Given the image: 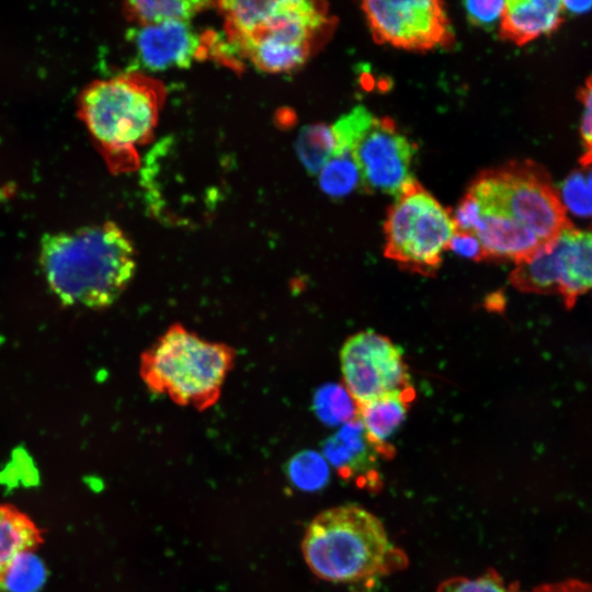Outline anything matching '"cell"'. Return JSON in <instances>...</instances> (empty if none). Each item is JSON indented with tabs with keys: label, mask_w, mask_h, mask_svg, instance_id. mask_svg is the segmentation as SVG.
Listing matches in <instances>:
<instances>
[{
	"label": "cell",
	"mask_w": 592,
	"mask_h": 592,
	"mask_svg": "<svg viewBox=\"0 0 592 592\" xmlns=\"http://www.w3.org/2000/svg\"><path fill=\"white\" fill-rule=\"evenodd\" d=\"M39 265L65 306L94 310L115 304L137 270L135 246L114 221L43 236Z\"/></svg>",
	"instance_id": "obj_1"
},
{
	"label": "cell",
	"mask_w": 592,
	"mask_h": 592,
	"mask_svg": "<svg viewBox=\"0 0 592 592\" xmlns=\"http://www.w3.org/2000/svg\"><path fill=\"white\" fill-rule=\"evenodd\" d=\"M216 4L225 19L223 53L242 56L266 72L301 66L332 26L322 2L237 0Z\"/></svg>",
	"instance_id": "obj_2"
},
{
	"label": "cell",
	"mask_w": 592,
	"mask_h": 592,
	"mask_svg": "<svg viewBox=\"0 0 592 592\" xmlns=\"http://www.w3.org/2000/svg\"><path fill=\"white\" fill-rule=\"evenodd\" d=\"M301 551L318 578L334 583L372 579L406 562L382 521L355 504L318 514L307 526Z\"/></svg>",
	"instance_id": "obj_3"
},
{
	"label": "cell",
	"mask_w": 592,
	"mask_h": 592,
	"mask_svg": "<svg viewBox=\"0 0 592 592\" xmlns=\"http://www.w3.org/2000/svg\"><path fill=\"white\" fill-rule=\"evenodd\" d=\"M236 355L229 344L175 322L140 354L139 374L150 392L205 411L219 400Z\"/></svg>",
	"instance_id": "obj_4"
},
{
	"label": "cell",
	"mask_w": 592,
	"mask_h": 592,
	"mask_svg": "<svg viewBox=\"0 0 592 592\" xmlns=\"http://www.w3.org/2000/svg\"><path fill=\"white\" fill-rule=\"evenodd\" d=\"M164 89L140 73L92 82L79 98V115L114 171L137 166V147L151 137Z\"/></svg>",
	"instance_id": "obj_5"
},
{
	"label": "cell",
	"mask_w": 592,
	"mask_h": 592,
	"mask_svg": "<svg viewBox=\"0 0 592 592\" xmlns=\"http://www.w3.org/2000/svg\"><path fill=\"white\" fill-rule=\"evenodd\" d=\"M480 210L503 215L531 230L542 243L572 227L548 175L530 161L510 162L479 174L468 189Z\"/></svg>",
	"instance_id": "obj_6"
},
{
	"label": "cell",
	"mask_w": 592,
	"mask_h": 592,
	"mask_svg": "<svg viewBox=\"0 0 592 592\" xmlns=\"http://www.w3.org/2000/svg\"><path fill=\"white\" fill-rule=\"evenodd\" d=\"M384 231L386 258L403 270L432 276L457 228L451 213L411 179L388 208Z\"/></svg>",
	"instance_id": "obj_7"
},
{
	"label": "cell",
	"mask_w": 592,
	"mask_h": 592,
	"mask_svg": "<svg viewBox=\"0 0 592 592\" xmlns=\"http://www.w3.org/2000/svg\"><path fill=\"white\" fill-rule=\"evenodd\" d=\"M331 129L334 155L352 156L367 191L396 196L413 179L410 168L415 148L389 117H376L357 105Z\"/></svg>",
	"instance_id": "obj_8"
},
{
	"label": "cell",
	"mask_w": 592,
	"mask_h": 592,
	"mask_svg": "<svg viewBox=\"0 0 592 592\" xmlns=\"http://www.w3.org/2000/svg\"><path fill=\"white\" fill-rule=\"evenodd\" d=\"M340 362L344 387L356 406L413 390L401 350L375 331L350 337L341 349Z\"/></svg>",
	"instance_id": "obj_9"
},
{
	"label": "cell",
	"mask_w": 592,
	"mask_h": 592,
	"mask_svg": "<svg viewBox=\"0 0 592 592\" xmlns=\"http://www.w3.org/2000/svg\"><path fill=\"white\" fill-rule=\"evenodd\" d=\"M376 42L426 50L453 41L443 2L436 0H368L362 3Z\"/></svg>",
	"instance_id": "obj_10"
},
{
	"label": "cell",
	"mask_w": 592,
	"mask_h": 592,
	"mask_svg": "<svg viewBox=\"0 0 592 592\" xmlns=\"http://www.w3.org/2000/svg\"><path fill=\"white\" fill-rule=\"evenodd\" d=\"M129 37L140 66L153 71L190 67L210 53L214 41L197 34L189 21L138 25Z\"/></svg>",
	"instance_id": "obj_11"
},
{
	"label": "cell",
	"mask_w": 592,
	"mask_h": 592,
	"mask_svg": "<svg viewBox=\"0 0 592 592\" xmlns=\"http://www.w3.org/2000/svg\"><path fill=\"white\" fill-rule=\"evenodd\" d=\"M322 452L328 464H331L342 478L355 479L361 486L377 483V462L379 457H387L368 439L357 417L326 440Z\"/></svg>",
	"instance_id": "obj_12"
},
{
	"label": "cell",
	"mask_w": 592,
	"mask_h": 592,
	"mask_svg": "<svg viewBox=\"0 0 592 592\" xmlns=\"http://www.w3.org/2000/svg\"><path fill=\"white\" fill-rule=\"evenodd\" d=\"M473 234L479 240L487 260L513 261L517 264L543 244L521 224L503 215L480 209Z\"/></svg>",
	"instance_id": "obj_13"
},
{
	"label": "cell",
	"mask_w": 592,
	"mask_h": 592,
	"mask_svg": "<svg viewBox=\"0 0 592 592\" xmlns=\"http://www.w3.org/2000/svg\"><path fill=\"white\" fill-rule=\"evenodd\" d=\"M563 10V1L559 0L505 1L500 35L516 45H524L554 32L562 22Z\"/></svg>",
	"instance_id": "obj_14"
},
{
	"label": "cell",
	"mask_w": 592,
	"mask_h": 592,
	"mask_svg": "<svg viewBox=\"0 0 592 592\" xmlns=\"http://www.w3.org/2000/svg\"><path fill=\"white\" fill-rule=\"evenodd\" d=\"M558 240L562 267L559 295L570 308L579 295L592 289V232L571 227L560 234Z\"/></svg>",
	"instance_id": "obj_15"
},
{
	"label": "cell",
	"mask_w": 592,
	"mask_h": 592,
	"mask_svg": "<svg viewBox=\"0 0 592 592\" xmlns=\"http://www.w3.org/2000/svg\"><path fill=\"white\" fill-rule=\"evenodd\" d=\"M558 237L543 243L528 259L516 264L510 274L513 287L525 293L560 294L562 267Z\"/></svg>",
	"instance_id": "obj_16"
},
{
	"label": "cell",
	"mask_w": 592,
	"mask_h": 592,
	"mask_svg": "<svg viewBox=\"0 0 592 592\" xmlns=\"http://www.w3.org/2000/svg\"><path fill=\"white\" fill-rule=\"evenodd\" d=\"M414 396L413 389L405 394L385 396L356 406V417L362 422L368 439L387 457L394 455V447L387 441L406 419Z\"/></svg>",
	"instance_id": "obj_17"
},
{
	"label": "cell",
	"mask_w": 592,
	"mask_h": 592,
	"mask_svg": "<svg viewBox=\"0 0 592 592\" xmlns=\"http://www.w3.org/2000/svg\"><path fill=\"white\" fill-rule=\"evenodd\" d=\"M42 535V531L25 513L0 503V588L13 559L37 548L43 543Z\"/></svg>",
	"instance_id": "obj_18"
},
{
	"label": "cell",
	"mask_w": 592,
	"mask_h": 592,
	"mask_svg": "<svg viewBox=\"0 0 592 592\" xmlns=\"http://www.w3.org/2000/svg\"><path fill=\"white\" fill-rule=\"evenodd\" d=\"M209 2L193 0H132L125 3V13L138 25L189 21Z\"/></svg>",
	"instance_id": "obj_19"
},
{
	"label": "cell",
	"mask_w": 592,
	"mask_h": 592,
	"mask_svg": "<svg viewBox=\"0 0 592 592\" xmlns=\"http://www.w3.org/2000/svg\"><path fill=\"white\" fill-rule=\"evenodd\" d=\"M334 149L332 129L325 124L303 127L296 141L298 158L310 173H319L333 157Z\"/></svg>",
	"instance_id": "obj_20"
},
{
	"label": "cell",
	"mask_w": 592,
	"mask_h": 592,
	"mask_svg": "<svg viewBox=\"0 0 592 592\" xmlns=\"http://www.w3.org/2000/svg\"><path fill=\"white\" fill-rule=\"evenodd\" d=\"M312 407L320 421L328 425L345 424L356 417L357 407L348 391L340 384H327L317 389Z\"/></svg>",
	"instance_id": "obj_21"
},
{
	"label": "cell",
	"mask_w": 592,
	"mask_h": 592,
	"mask_svg": "<svg viewBox=\"0 0 592 592\" xmlns=\"http://www.w3.org/2000/svg\"><path fill=\"white\" fill-rule=\"evenodd\" d=\"M328 462L318 452L306 449L293 456L287 465L291 482L303 491H318L329 480Z\"/></svg>",
	"instance_id": "obj_22"
},
{
	"label": "cell",
	"mask_w": 592,
	"mask_h": 592,
	"mask_svg": "<svg viewBox=\"0 0 592 592\" xmlns=\"http://www.w3.org/2000/svg\"><path fill=\"white\" fill-rule=\"evenodd\" d=\"M46 570L43 561L33 554L24 551L8 567L1 589L10 592H37L44 584Z\"/></svg>",
	"instance_id": "obj_23"
},
{
	"label": "cell",
	"mask_w": 592,
	"mask_h": 592,
	"mask_svg": "<svg viewBox=\"0 0 592 592\" xmlns=\"http://www.w3.org/2000/svg\"><path fill=\"white\" fill-rule=\"evenodd\" d=\"M318 174L320 187L333 197L351 193L361 182L360 171L350 153L334 155Z\"/></svg>",
	"instance_id": "obj_24"
},
{
	"label": "cell",
	"mask_w": 592,
	"mask_h": 592,
	"mask_svg": "<svg viewBox=\"0 0 592 592\" xmlns=\"http://www.w3.org/2000/svg\"><path fill=\"white\" fill-rule=\"evenodd\" d=\"M562 195L574 214L592 215V170L571 174L563 183Z\"/></svg>",
	"instance_id": "obj_25"
},
{
	"label": "cell",
	"mask_w": 592,
	"mask_h": 592,
	"mask_svg": "<svg viewBox=\"0 0 592 592\" xmlns=\"http://www.w3.org/2000/svg\"><path fill=\"white\" fill-rule=\"evenodd\" d=\"M437 592H519L504 584L494 572L477 578H453L443 582Z\"/></svg>",
	"instance_id": "obj_26"
},
{
	"label": "cell",
	"mask_w": 592,
	"mask_h": 592,
	"mask_svg": "<svg viewBox=\"0 0 592 592\" xmlns=\"http://www.w3.org/2000/svg\"><path fill=\"white\" fill-rule=\"evenodd\" d=\"M579 99L584 106L581 124V136L584 145V153L581 158L582 166H592V77L579 92Z\"/></svg>",
	"instance_id": "obj_27"
},
{
	"label": "cell",
	"mask_w": 592,
	"mask_h": 592,
	"mask_svg": "<svg viewBox=\"0 0 592 592\" xmlns=\"http://www.w3.org/2000/svg\"><path fill=\"white\" fill-rule=\"evenodd\" d=\"M505 1H466L464 8L468 20L477 26H490L501 19Z\"/></svg>",
	"instance_id": "obj_28"
},
{
	"label": "cell",
	"mask_w": 592,
	"mask_h": 592,
	"mask_svg": "<svg viewBox=\"0 0 592 592\" xmlns=\"http://www.w3.org/2000/svg\"><path fill=\"white\" fill-rule=\"evenodd\" d=\"M447 249L475 262L487 260L479 240L473 232L456 231L452 237Z\"/></svg>",
	"instance_id": "obj_29"
},
{
	"label": "cell",
	"mask_w": 592,
	"mask_h": 592,
	"mask_svg": "<svg viewBox=\"0 0 592 592\" xmlns=\"http://www.w3.org/2000/svg\"><path fill=\"white\" fill-rule=\"evenodd\" d=\"M534 592H592V585L581 581L570 580L561 583L545 585L535 590Z\"/></svg>",
	"instance_id": "obj_30"
},
{
	"label": "cell",
	"mask_w": 592,
	"mask_h": 592,
	"mask_svg": "<svg viewBox=\"0 0 592 592\" xmlns=\"http://www.w3.org/2000/svg\"><path fill=\"white\" fill-rule=\"evenodd\" d=\"M565 9L573 12H584L592 8V1H563Z\"/></svg>",
	"instance_id": "obj_31"
}]
</instances>
